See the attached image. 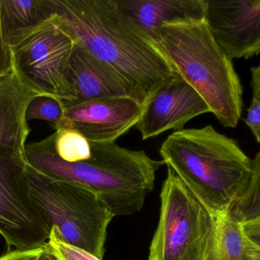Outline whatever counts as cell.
Listing matches in <instances>:
<instances>
[{"instance_id":"cell-1","label":"cell","mask_w":260,"mask_h":260,"mask_svg":"<svg viewBox=\"0 0 260 260\" xmlns=\"http://www.w3.org/2000/svg\"><path fill=\"white\" fill-rule=\"evenodd\" d=\"M53 22L76 45L112 68L129 97L144 107L174 75L153 39L117 7L115 0H48Z\"/></svg>"},{"instance_id":"cell-2","label":"cell","mask_w":260,"mask_h":260,"mask_svg":"<svg viewBox=\"0 0 260 260\" xmlns=\"http://www.w3.org/2000/svg\"><path fill=\"white\" fill-rule=\"evenodd\" d=\"M91 149L87 159L66 162L40 141L26 144L24 156L27 164L42 174L92 191L115 217L141 211L154 188L156 171L165 165L164 161L115 143L91 142Z\"/></svg>"},{"instance_id":"cell-3","label":"cell","mask_w":260,"mask_h":260,"mask_svg":"<svg viewBox=\"0 0 260 260\" xmlns=\"http://www.w3.org/2000/svg\"><path fill=\"white\" fill-rule=\"evenodd\" d=\"M159 154L214 215L224 214L252 179L257 153L250 159L237 141L212 125L182 129L165 140Z\"/></svg>"},{"instance_id":"cell-4","label":"cell","mask_w":260,"mask_h":260,"mask_svg":"<svg viewBox=\"0 0 260 260\" xmlns=\"http://www.w3.org/2000/svg\"><path fill=\"white\" fill-rule=\"evenodd\" d=\"M149 36L219 122L237 127L243 112V87L232 60L219 48L205 20L164 25Z\"/></svg>"},{"instance_id":"cell-5","label":"cell","mask_w":260,"mask_h":260,"mask_svg":"<svg viewBox=\"0 0 260 260\" xmlns=\"http://www.w3.org/2000/svg\"><path fill=\"white\" fill-rule=\"evenodd\" d=\"M33 199L50 230L65 243L103 259L108 226L115 216L84 187L51 179L28 165Z\"/></svg>"},{"instance_id":"cell-6","label":"cell","mask_w":260,"mask_h":260,"mask_svg":"<svg viewBox=\"0 0 260 260\" xmlns=\"http://www.w3.org/2000/svg\"><path fill=\"white\" fill-rule=\"evenodd\" d=\"M160 199L148 260H206L215 215L168 167Z\"/></svg>"},{"instance_id":"cell-7","label":"cell","mask_w":260,"mask_h":260,"mask_svg":"<svg viewBox=\"0 0 260 260\" xmlns=\"http://www.w3.org/2000/svg\"><path fill=\"white\" fill-rule=\"evenodd\" d=\"M74 46L52 19L10 45L13 73L38 95L74 101L75 89L69 77Z\"/></svg>"},{"instance_id":"cell-8","label":"cell","mask_w":260,"mask_h":260,"mask_svg":"<svg viewBox=\"0 0 260 260\" xmlns=\"http://www.w3.org/2000/svg\"><path fill=\"white\" fill-rule=\"evenodd\" d=\"M50 232L33 199L23 153L0 147V235L9 250L45 246Z\"/></svg>"},{"instance_id":"cell-9","label":"cell","mask_w":260,"mask_h":260,"mask_svg":"<svg viewBox=\"0 0 260 260\" xmlns=\"http://www.w3.org/2000/svg\"><path fill=\"white\" fill-rule=\"evenodd\" d=\"M205 20L219 48L231 60L260 51V0H205Z\"/></svg>"},{"instance_id":"cell-10","label":"cell","mask_w":260,"mask_h":260,"mask_svg":"<svg viewBox=\"0 0 260 260\" xmlns=\"http://www.w3.org/2000/svg\"><path fill=\"white\" fill-rule=\"evenodd\" d=\"M62 103L64 113L57 130L71 129L95 143H115L136 125L144 108L128 96Z\"/></svg>"},{"instance_id":"cell-11","label":"cell","mask_w":260,"mask_h":260,"mask_svg":"<svg viewBox=\"0 0 260 260\" xmlns=\"http://www.w3.org/2000/svg\"><path fill=\"white\" fill-rule=\"evenodd\" d=\"M208 112L205 100L175 72L150 97L135 127L145 141L167 131L182 130L190 120Z\"/></svg>"},{"instance_id":"cell-12","label":"cell","mask_w":260,"mask_h":260,"mask_svg":"<svg viewBox=\"0 0 260 260\" xmlns=\"http://www.w3.org/2000/svg\"><path fill=\"white\" fill-rule=\"evenodd\" d=\"M69 77L76 92V100L70 102L71 103L129 97L127 87L119 76L76 44L70 60Z\"/></svg>"},{"instance_id":"cell-13","label":"cell","mask_w":260,"mask_h":260,"mask_svg":"<svg viewBox=\"0 0 260 260\" xmlns=\"http://www.w3.org/2000/svg\"><path fill=\"white\" fill-rule=\"evenodd\" d=\"M117 7L146 34L166 25L205 20V0H115Z\"/></svg>"},{"instance_id":"cell-14","label":"cell","mask_w":260,"mask_h":260,"mask_svg":"<svg viewBox=\"0 0 260 260\" xmlns=\"http://www.w3.org/2000/svg\"><path fill=\"white\" fill-rule=\"evenodd\" d=\"M37 95L13 73L0 78V147L24 154L31 133L27 109Z\"/></svg>"},{"instance_id":"cell-15","label":"cell","mask_w":260,"mask_h":260,"mask_svg":"<svg viewBox=\"0 0 260 260\" xmlns=\"http://www.w3.org/2000/svg\"><path fill=\"white\" fill-rule=\"evenodd\" d=\"M206 260H260V223H240L215 215Z\"/></svg>"},{"instance_id":"cell-16","label":"cell","mask_w":260,"mask_h":260,"mask_svg":"<svg viewBox=\"0 0 260 260\" xmlns=\"http://www.w3.org/2000/svg\"><path fill=\"white\" fill-rule=\"evenodd\" d=\"M54 17L48 0H0L1 28L9 46Z\"/></svg>"},{"instance_id":"cell-17","label":"cell","mask_w":260,"mask_h":260,"mask_svg":"<svg viewBox=\"0 0 260 260\" xmlns=\"http://www.w3.org/2000/svg\"><path fill=\"white\" fill-rule=\"evenodd\" d=\"M224 214L243 224L260 223V152L249 185Z\"/></svg>"},{"instance_id":"cell-18","label":"cell","mask_w":260,"mask_h":260,"mask_svg":"<svg viewBox=\"0 0 260 260\" xmlns=\"http://www.w3.org/2000/svg\"><path fill=\"white\" fill-rule=\"evenodd\" d=\"M64 113L62 100L48 95H37L28 105L26 119L43 120L52 124L55 131L58 128Z\"/></svg>"},{"instance_id":"cell-19","label":"cell","mask_w":260,"mask_h":260,"mask_svg":"<svg viewBox=\"0 0 260 260\" xmlns=\"http://www.w3.org/2000/svg\"><path fill=\"white\" fill-rule=\"evenodd\" d=\"M252 80V96L247 115L244 118L245 124L250 129L257 143L260 141V67H252L250 70Z\"/></svg>"},{"instance_id":"cell-20","label":"cell","mask_w":260,"mask_h":260,"mask_svg":"<svg viewBox=\"0 0 260 260\" xmlns=\"http://www.w3.org/2000/svg\"><path fill=\"white\" fill-rule=\"evenodd\" d=\"M45 246L57 260H102L83 249L65 243L52 229Z\"/></svg>"},{"instance_id":"cell-21","label":"cell","mask_w":260,"mask_h":260,"mask_svg":"<svg viewBox=\"0 0 260 260\" xmlns=\"http://www.w3.org/2000/svg\"><path fill=\"white\" fill-rule=\"evenodd\" d=\"M46 246L26 249H11L0 256V260H42Z\"/></svg>"},{"instance_id":"cell-22","label":"cell","mask_w":260,"mask_h":260,"mask_svg":"<svg viewBox=\"0 0 260 260\" xmlns=\"http://www.w3.org/2000/svg\"><path fill=\"white\" fill-rule=\"evenodd\" d=\"M13 73L11 51L3 36L0 22V78L10 75Z\"/></svg>"},{"instance_id":"cell-23","label":"cell","mask_w":260,"mask_h":260,"mask_svg":"<svg viewBox=\"0 0 260 260\" xmlns=\"http://www.w3.org/2000/svg\"><path fill=\"white\" fill-rule=\"evenodd\" d=\"M42 260H57L56 258V257L47 249L46 252L44 254L43 258H42Z\"/></svg>"}]
</instances>
